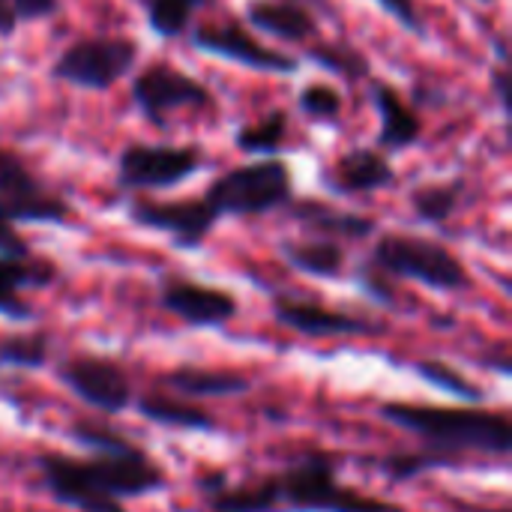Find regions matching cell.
I'll use <instances>...</instances> for the list:
<instances>
[{
    "label": "cell",
    "mask_w": 512,
    "mask_h": 512,
    "mask_svg": "<svg viewBox=\"0 0 512 512\" xmlns=\"http://www.w3.org/2000/svg\"><path fill=\"white\" fill-rule=\"evenodd\" d=\"M198 489L213 512H405L399 504L363 495L336 477V462L324 450H303L282 471L234 486L225 471L198 474Z\"/></svg>",
    "instance_id": "1"
},
{
    "label": "cell",
    "mask_w": 512,
    "mask_h": 512,
    "mask_svg": "<svg viewBox=\"0 0 512 512\" xmlns=\"http://www.w3.org/2000/svg\"><path fill=\"white\" fill-rule=\"evenodd\" d=\"M36 468L45 492L57 504L78 512H126L123 498H144L165 486V471L141 447L90 459L42 453Z\"/></svg>",
    "instance_id": "2"
},
{
    "label": "cell",
    "mask_w": 512,
    "mask_h": 512,
    "mask_svg": "<svg viewBox=\"0 0 512 512\" xmlns=\"http://www.w3.org/2000/svg\"><path fill=\"white\" fill-rule=\"evenodd\" d=\"M381 417L426 444V450L462 459L465 453L510 456L512 426L507 414L483 408H444V405H408L387 402Z\"/></svg>",
    "instance_id": "3"
},
{
    "label": "cell",
    "mask_w": 512,
    "mask_h": 512,
    "mask_svg": "<svg viewBox=\"0 0 512 512\" xmlns=\"http://www.w3.org/2000/svg\"><path fill=\"white\" fill-rule=\"evenodd\" d=\"M369 264L387 279H411L432 291H465L471 285L459 255L429 237L384 234L378 237Z\"/></svg>",
    "instance_id": "4"
},
{
    "label": "cell",
    "mask_w": 512,
    "mask_h": 512,
    "mask_svg": "<svg viewBox=\"0 0 512 512\" xmlns=\"http://www.w3.org/2000/svg\"><path fill=\"white\" fill-rule=\"evenodd\" d=\"M204 201L216 210V216H261L282 204L294 201V180L291 168L282 159H258L237 165L219 174L210 186Z\"/></svg>",
    "instance_id": "5"
},
{
    "label": "cell",
    "mask_w": 512,
    "mask_h": 512,
    "mask_svg": "<svg viewBox=\"0 0 512 512\" xmlns=\"http://www.w3.org/2000/svg\"><path fill=\"white\" fill-rule=\"evenodd\" d=\"M138 63V45L123 36H87L72 42L51 66L57 81L81 90H108Z\"/></svg>",
    "instance_id": "6"
},
{
    "label": "cell",
    "mask_w": 512,
    "mask_h": 512,
    "mask_svg": "<svg viewBox=\"0 0 512 512\" xmlns=\"http://www.w3.org/2000/svg\"><path fill=\"white\" fill-rule=\"evenodd\" d=\"M201 168L195 147H165V144H129L117 159V183L126 192L174 189L186 183Z\"/></svg>",
    "instance_id": "7"
},
{
    "label": "cell",
    "mask_w": 512,
    "mask_h": 512,
    "mask_svg": "<svg viewBox=\"0 0 512 512\" xmlns=\"http://www.w3.org/2000/svg\"><path fill=\"white\" fill-rule=\"evenodd\" d=\"M0 213L9 222L48 225H63L72 216L69 204L51 189H45L21 162V156L6 147H0Z\"/></svg>",
    "instance_id": "8"
},
{
    "label": "cell",
    "mask_w": 512,
    "mask_h": 512,
    "mask_svg": "<svg viewBox=\"0 0 512 512\" xmlns=\"http://www.w3.org/2000/svg\"><path fill=\"white\" fill-rule=\"evenodd\" d=\"M132 102L150 123H165L168 114L183 108H207L210 90L171 63H150L132 81Z\"/></svg>",
    "instance_id": "9"
},
{
    "label": "cell",
    "mask_w": 512,
    "mask_h": 512,
    "mask_svg": "<svg viewBox=\"0 0 512 512\" xmlns=\"http://www.w3.org/2000/svg\"><path fill=\"white\" fill-rule=\"evenodd\" d=\"M57 378L90 408L123 414L132 405V384L120 363L96 354H75L57 366Z\"/></svg>",
    "instance_id": "10"
},
{
    "label": "cell",
    "mask_w": 512,
    "mask_h": 512,
    "mask_svg": "<svg viewBox=\"0 0 512 512\" xmlns=\"http://www.w3.org/2000/svg\"><path fill=\"white\" fill-rule=\"evenodd\" d=\"M129 219L141 228L168 234L177 249H198L219 222L216 210L204 198H180V201L132 198Z\"/></svg>",
    "instance_id": "11"
},
{
    "label": "cell",
    "mask_w": 512,
    "mask_h": 512,
    "mask_svg": "<svg viewBox=\"0 0 512 512\" xmlns=\"http://www.w3.org/2000/svg\"><path fill=\"white\" fill-rule=\"evenodd\" d=\"M192 45L204 54L249 66V69H261V72H273V75H288L297 72V57L267 48L264 42H258L249 30H243L240 24H207L198 27L192 33Z\"/></svg>",
    "instance_id": "12"
},
{
    "label": "cell",
    "mask_w": 512,
    "mask_h": 512,
    "mask_svg": "<svg viewBox=\"0 0 512 512\" xmlns=\"http://www.w3.org/2000/svg\"><path fill=\"white\" fill-rule=\"evenodd\" d=\"M273 318L282 327L297 330L303 336H315V339L378 336V333H384V324H378V321H369V318H360V315H351V312H339V309H330L324 303L288 297V294L273 297Z\"/></svg>",
    "instance_id": "13"
},
{
    "label": "cell",
    "mask_w": 512,
    "mask_h": 512,
    "mask_svg": "<svg viewBox=\"0 0 512 512\" xmlns=\"http://www.w3.org/2000/svg\"><path fill=\"white\" fill-rule=\"evenodd\" d=\"M159 303L165 312L186 321L189 327H222V324L234 321L237 309H240L234 294L204 285V282L183 279V276H171L162 282Z\"/></svg>",
    "instance_id": "14"
},
{
    "label": "cell",
    "mask_w": 512,
    "mask_h": 512,
    "mask_svg": "<svg viewBox=\"0 0 512 512\" xmlns=\"http://www.w3.org/2000/svg\"><path fill=\"white\" fill-rule=\"evenodd\" d=\"M396 183V171L390 159L375 147H357L342 153L327 171L324 186L336 195H366Z\"/></svg>",
    "instance_id": "15"
},
{
    "label": "cell",
    "mask_w": 512,
    "mask_h": 512,
    "mask_svg": "<svg viewBox=\"0 0 512 512\" xmlns=\"http://www.w3.org/2000/svg\"><path fill=\"white\" fill-rule=\"evenodd\" d=\"M57 267L48 258H3L0 255V315L9 321H30V306L21 300L24 288H48Z\"/></svg>",
    "instance_id": "16"
},
{
    "label": "cell",
    "mask_w": 512,
    "mask_h": 512,
    "mask_svg": "<svg viewBox=\"0 0 512 512\" xmlns=\"http://www.w3.org/2000/svg\"><path fill=\"white\" fill-rule=\"evenodd\" d=\"M372 102L378 108V117H381V129H378V144H381V153L393 150H408L411 144L420 141L423 135V120L420 114L405 102V96L384 84V81H375L372 84Z\"/></svg>",
    "instance_id": "17"
},
{
    "label": "cell",
    "mask_w": 512,
    "mask_h": 512,
    "mask_svg": "<svg viewBox=\"0 0 512 512\" xmlns=\"http://www.w3.org/2000/svg\"><path fill=\"white\" fill-rule=\"evenodd\" d=\"M246 21L255 30L270 33L282 42H306L318 36L315 15L297 0H249Z\"/></svg>",
    "instance_id": "18"
},
{
    "label": "cell",
    "mask_w": 512,
    "mask_h": 512,
    "mask_svg": "<svg viewBox=\"0 0 512 512\" xmlns=\"http://www.w3.org/2000/svg\"><path fill=\"white\" fill-rule=\"evenodd\" d=\"M291 216L327 240H363V237L375 234V219L348 213V210H336V207H330L324 201H312V198L291 204Z\"/></svg>",
    "instance_id": "19"
},
{
    "label": "cell",
    "mask_w": 512,
    "mask_h": 512,
    "mask_svg": "<svg viewBox=\"0 0 512 512\" xmlns=\"http://www.w3.org/2000/svg\"><path fill=\"white\" fill-rule=\"evenodd\" d=\"M168 390L186 399H216V396H240L249 390V378L231 369H201V366H177L159 378Z\"/></svg>",
    "instance_id": "20"
},
{
    "label": "cell",
    "mask_w": 512,
    "mask_h": 512,
    "mask_svg": "<svg viewBox=\"0 0 512 512\" xmlns=\"http://www.w3.org/2000/svg\"><path fill=\"white\" fill-rule=\"evenodd\" d=\"M138 414L156 426L168 429H186V432H216V420L201 405H192L189 399H174L162 393H147L135 402Z\"/></svg>",
    "instance_id": "21"
},
{
    "label": "cell",
    "mask_w": 512,
    "mask_h": 512,
    "mask_svg": "<svg viewBox=\"0 0 512 512\" xmlns=\"http://www.w3.org/2000/svg\"><path fill=\"white\" fill-rule=\"evenodd\" d=\"M282 258L315 279H336L345 267V249L339 240H327V237H315V240H285L279 246Z\"/></svg>",
    "instance_id": "22"
},
{
    "label": "cell",
    "mask_w": 512,
    "mask_h": 512,
    "mask_svg": "<svg viewBox=\"0 0 512 512\" xmlns=\"http://www.w3.org/2000/svg\"><path fill=\"white\" fill-rule=\"evenodd\" d=\"M309 60L339 78H348V81H363L372 75V60L351 42H324L321 39L309 48Z\"/></svg>",
    "instance_id": "23"
},
{
    "label": "cell",
    "mask_w": 512,
    "mask_h": 512,
    "mask_svg": "<svg viewBox=\"0 0 512 512\" xmlns=\"http://www.w3.org/2000/svg\"><path fill=\"white\" fill-rule=\"evenodd\" d=\"M288 138V114L285 111H270L261 123H246L237 129L234 144L237 150L249 153V156H273Z\"/></svg>",
    "instance_id": "24"
},
{
    "label": "cell",
    "mask_w": 512,
    "mask_h": 512,
    "mask_svg": "<svg viewBox=\"0 0 512 512\" xmlns=\"http://www.w3.org/2000/svg\"><path fill=\"white\" fill-rule=\"evenodd\" d=\"M462 201V183H426L411 189V207L423 222H447Z\"/></svg>",
    "instance_id": "25"
},
{
    "label": "cell",
    "mask_w": 512,
    "mask_h": 512,
    "mask_svg": "<svg viewBox=\"0 0 512 512\" xmlns=\"http://www.w3.org/2000/svg\"><path fill=\"white\" fill-rule=\"evenodd\" d=\"M69 438L75 444L87 447L93 456H120V453L138 450L126 435H120L117 429H111L108 423H99V420H75L69 426Z\"/></svg>",
    "instance_id": "26"
},
{
    "label": "cell",
    "mask_w": 512,
    "mask_h": 512,
    "mask_svg": "<svg viewBox=\"0 0 512 512\" xmlns=\"http://www.w3.org/2000/svg\"><path fill=\"white\" fill-rule=\"evenodd\" d=\"M201 6H204V0H144L150 30L165 39L180 36Z\"/></svg>",
    "instance_id": "27"
},
{
    "label": "cell",
    "mask_w": 512,
    "mask_h": 512,
    "mask_svg": "<svg viewBox=\"0 0 512 512\" xmlns=\"http://www.w3.org/2000/svg\"><path fill=\"white\" fill-rule=\"evenodd\" d=\"M462 459H453V456H444V453H435V450H417V453H390L384 456L378 465L387 477L405 483V480H414L426 471H435V468H450V465H459Z\"/></svg>",
    "instance_id": "28"
},
{
    "label": "cell",
    "mask_w": 512,
    "mask_h": 512,
    "mask_svg": "<svg viewBox=\"0 0 512 512\" xmlns=\"http://www.w3.org/2000/svg\"><path fill=\"white\" fill-rule=\"evenodd\" d=\"M51 342L45 333H18L0 342V363L15 369H42L48 363Z\"/></svg>",
    "instance_id": "29"
},
{
    "label": "cell",
    "mask_w": 512,
    "mask_h": 512,
    "mask_svg": "<svg viewBox=\"0 0 512 512\" xmlns=\"http://www.w3.org/2000/svg\"><path fill=\"white\" fill-rule=\"evenodd\" d=\"M417 375L423 381H429L432 387L444 390V393H453L465 402H480L483 399V387L474 384L471 378H465V372L453 369L450 363H441V360H420L417 363Z\"/></svg>",
    "instance_id": "30"
},
{
    "label": "cell",
    "mask_w": 512,
    "mask_h": 512,
    "mask_svg": "<svg viewBox=\"0 0 512 512\" xmlns=\"http://www.w3.org/2000/svg\"><path fill=\"white\" fill-rule=\"evenodd\" d=\"M297 102L306 117L321 120V123H333L342 114V93L330 84H306Z\"/></svg>",
    "instance_id": "31"
},
{
    "label": "cell",
    "mask_w": 512,
    "mask_h": 512,
    "mask_svg": "<svg viewBox=\"0 0 512 512\" xmlns=\"http://www.w3.org/2000/svg\"><path fill=\"white\" fill-rule=\"evenodd\" d=\"M381 3V9L387 12V15H393L405 30H411V33H426V27H423V21H420V12H417V6H414V0H378Z\"/></svg>",
    "instance_id": "32"
},
{
    "label": "cell",
    "mask_w": 512,
    "mask_h": 512,
    "mask_svg": "<svg viewBox=\"0 0 512 512\" xmlns=\"http://www.w3.org/2000/svg\"><path fill=\"white\" fill-rule=\"evenodd\" d=\"M0 255L3 258H27L30 255L27 240L18 234L15 222H9L3 213H0Z\"/></svg>",
    "instance_id": "33"
},
{
    "label": "cell",
    "mask_w": 512,
    "mask_h": 512,
    "mask_svg": "<svg viewBox=\"0 0 512 512\" xmlns=\"http://www.w3.org/2000/svg\"><path fill=\"white\" fill-rule=\"evenodd\" d=\"M12 12L18 21H36V18H48L60 9V0H9Z\"/></svg>",
    "instance_id": "34"
},
{
    "label": "cell",
    "mask_w": 512,
    "mask_h": 512,
    "mask_svg": "<svg viewBox=\"0 0 512 512\" xmlns=\"http://www.w3.org/2000/svg\"><path fill=\"white\" fill-rule=\"evenodd\" d=\"M492 87H495V96H498V102H501V111H504V117H510L512 72H510V63H507V60H501V63L495 66V72H492Z\"/></svg>",
    "instance_id": "35"
},
{
    "label": "cell",
    "mask_w": 512,
    "mask_h": 512,
    "mask_svg": "<svg viewBox=\"0 0 512 512\" xmlns=\"http://www.w3.org/2000/svg\"><path fill=\"white\" fill-rule=\"evenodd\" d=\"M15 12H12V3L9 0H0V36H12L15 33Z\"/></svg>",
    "instance_id": "36"
},
{
    "label": "cell",
    "mask_w": 512,
    "mask_h": 512,
    "mask_svg": "<svg viewBox=\"0 0 512 512\" xmlns=\"http://www.w3.org/2000/svg\"><path fill=\"white\" fill-rule=\"evenodd\" d=\"M459 512H510V510H480V507H471V504H456Z\"/></svg>",
    "instance_id": "37"
},
{
    "label": "cell",
    "mask_w": 512,
    "mask_h": 512,
    "mask_svg": "<svg viewBox=\"0 0 512 512\" xmlns=\"http://www.w3.org/2000/svg\"><path fill=\"white\" fill-rule=\"evenodd\" d=\"M480 3H495V0H480Z\"/></svg>",
    "instance_id": "38"
},
{
    "label": "cell",
    "mask_w": 512,
    "mask_h": 512,
    "mask_svg": "<svg viewBox=\"0 0 512 512\" xmlns=\"http://www.w3.org/2000/svg\"><path fill=\"white\" fill-rule=\"evenodd\" d=\"M138 3H144V0H138Z\"/></svg>",
    "instance_id": "39"
}]
</instances>
